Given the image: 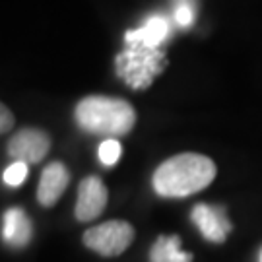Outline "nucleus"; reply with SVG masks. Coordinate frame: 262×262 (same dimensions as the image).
Masks as SVG:
<instances>
[{"instance_id":"3","label":"nucleus","mask_w":262,"mask_h":262,"mask_svg":"<svg viewBox=\"0 0 262 262\" xmlns=\"http://www.w3.org/2000/svg\"><path fill=\"white\" fill-rule=\"evenodd\" d=\"M167 64V56L159 47L130 41L126 49L115 56V70L132 90H146L154 84V78L161 74Z\"/></svg>"},{"instance_id":"6","label":"nucleus","mask_w":262,"mask_h":262,"mask_svg":"<svg viewBox=\"0 0 262 262\" xmlns=\"http://www.w3.org/2000/svg\"><path fill=\"white\" fill-rule=\"evenodd\" d=\"M51 150V138L39 128H24L16 132L8 142V156L16 161L39 163L47 158Z\"/></svg>"},{"instance_id":"8","label":"nucleus","mask_w":262,"mask_h":262,"mask_svg":"<svg viewBox=\"0 0 262 262\" xmlns=\"http://www.w3.org/2000/svg\"><path fill=\"white\" fill-rule=\"evenodd\" d=\"M192 222L196 224L204 239L212 243L225 241L227 233L231 231V224L225 215V210L220 206H208V204H196L192 210Z\"/></svg>"},{"instance_id":"10","label":"nucleus","mask_w":262,"mask_h":262,"mask_svg":"<svg viewBox=\"0 0 262 262\" xmlns=\"http://www.w3.org/2000/svg\"><path fill=\"white\" fill-rule=\"evenodd\" d=\"M167 19L161 16H151L140 29H130L126 31V43L136 41V43H144L148 47H159L161 41L167 37Z\"/></svg>"},{"instance_id":"13","label":"nucleus","mask_w":262,"mask_h":262,"mask_svg":"<svg viewBox=\"0 0 262 262\" xmlns=\"http://www.w3.org/2000/svg\"><path fill=\"white\" fill-rule=\"evenodd\" d=\"M121 151V144L117 140H113V138H109V140L101 142V146H99V161L103 165H107V167H111V165H115L119 161Z\"/></svg>"},{"instance_id":"5","label":"nucleus","mask_w":262,"mask_h":262,"mask_svg":"<svg viewBox=\"0 0 262 262\" xmlns=\"http://www.w3.org/2000/svg\"><path fill=\"white\" fill-rule=\"evenodd\" d=\"M109 200V192L105 183L95 175H90L78 185V200H76L74 215L78 222H94L103 214Z\"/></svg>"},{"instance_id":"12","label":"nucleus","mask_w":262,"mask_h":262,"mask_svg":"<svg viewBox=\"0 0 262 262\" xmlns=\"http://www.w3.org/2000/svg\"><path fill=\"white\" fill-rule=\"evenodd\" d=\"M28 179V163L26 161H14L10 167L4 169L2 181L10 187H19Z\"/></svg>"},{"instance_id":"4","label":"nucleus","mask_w":262,"mask_h":262,"mask_svg":"<svg viewBox=\"0 0 262 262\" xmlns=\"http://www.w3.org/2000/svg\"><path fill=\"white\" fill-rule=\"evenodd\" d=\"M134 227L124 220H109L85 229L82 243L101 256H119L134 241Z\"/></svg>"},{"instance_id":"16","label":"nucleus","mask_w":262,"mask_h":262,"mask_svg":"<svg viewBox=\"0 0 262 262\" xmlns=\"http://www.w3.org/2000/svg\"><path fill=\"white\" fill-rule=\"evenodd\" d=\"M260 262H262V256H260Z\"/></svg>"},{"instance_id":"14","label":"nucleus","mask_w":262,"mask_h":262,"mask_svg":"<svg viewBox=\"0 0 262 262\" xmlns=\"http://www.w3.org/2000/svg\"><path fill=\"white\" fill-rule=\"evenodd\" d=\"M175 19H177V24L181 28H188L190 24H192V19H194V12H192V6L190 4H181L177 6L175 10Z\"/></svg>"},{"instance_id":"15","label":"nucleus","mask_w":262,"mask_h":262,"mask_svg":"<svg viewBox=\"0 0 262 262\" xmlns=\"http://www.w3.org/2000/svg\"><path fill=\"white\" fill-rule=\"evenodd\" d=\"M0 117H2V124H0V132L2 134H6V132L14 126V115H12V111H10L6 105L2 103L0 105Z\"/></svg>"},{"instance_id":"7","label":"nucleus","mask_w":262,"mask_h":262,"mask_svg":"<svg viewBox=\"0 0 262 262\" xmlns=\"http://www.w3.org/2000/svg\"><path fill=\"white\" fill-rule=\"evenodd\" d=\"M70 183V171L64 163L53 161L43 169L37 185V202L43 208H51L58 202V198L64 194L66 187Z\"/></svg>"},{"instance_id":"1","label":"nucleus","mask_w":262,"mask_h":262,"mask_svg":"<svg viewBox=\"0 0 262 262\" xmlns=\"http://www.w3.org/2000/svg\"><path fill=\"white\" fill-rule=\"evenodd\" d=\"M217 167L202 154L185 151L165 159L151 177L154 190L159 196L181 198L196 194L214 183Z\"/></svg>"},{"instance_id":"9","label":"nucleus","mask_w":262,"mask_h":262,"mask_svg":"<svg viewBox=\"0 0 262 262\" xmlns=\"http://www.w3.org/2000/svg\"><path fill=\"white\" fill-rule=\"evenodd\" d=\"M33 227L28 214L21 208H10L2 215V237L12 247H24L29 243Z\"/></svg>"},{"instance_id":"11","label":"nucleus","mask_w":262,"mask_h":262,"mask_svg":"<svg viewBox=\"0 0 262 262\" xmlns=\"http://www.w3.org/2000/svg\"><path fill=\"white\" fill-rule=\"evenodd\" d=\"M190 253L181 251V237L177 235H161L151 247L150 262H190Z\"/></svg>"},{"instance_id":"2","label":"nucleus","mask_w":262,"mask_h":262,"mask_svg":"<svg viewBox=\"0 0 262 262\" xmlns=\"http://www.w3.org/2000/svg\"><path fill=\"white\" fill-rule=\"evenodd\" d=\"M74 121L84 132L122 136L136 124V109L121 97L88 95L74 109Z\"/></svg>"}]
</instances>
